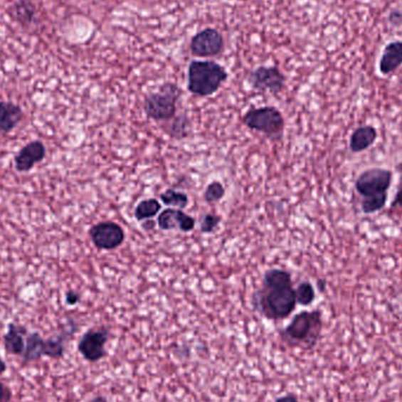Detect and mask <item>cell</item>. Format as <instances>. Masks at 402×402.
I'll use <instances>...</instances> for the list:
<instances>
[{"label": "cell", "mask_w": 402, "mask_h": 402, "mask_svg": "<svg viewBox=\"0 0 402 402\" xmlns=\"http://www.w3.org/2000/svg\"><path fill=\"white\" fill-rule=\"evenodd\" d=\"M88 402H108L107 399H106L105 396H95L93 399L90 400Z\"/></svg>", "instance_id": "cell-32"}, {"label": "cell", "mask_w": 402, "mask_h": 402, "mask_svg": "<svg viewBox=\"0 0 402 402\" xmlns=\"http://www.w3.org/2000/svg\"><path fill=\"white\" fill-rule=\"evenodd\" d=\"M221 223V218L214 213H207L203 216L201 223H200V231L203 234H211L216 232Z\"/></svg>", "instance_id": "cell-24"}, {"label": "cell", "mask_w": 402, "mask_h": 402, "mask_svg": "<svg viewBox=\"0 0 402 402\" xmlns=\"http://www.w3.org/2000/svg\"><path fill=\"white\" fill-rule=\"evenodd\" d=\"M110 339L107 327H95L88 329L78 342L81 356L88 362H98L106 355L105 346Z\"/></svg>", "instance_id": "cell-8"}, {"label": "cell", "mask_w": 402, "mask_h": 402, "mask_svg": "<svg viewBox=\"0 0 402 402\" xmlns=\"http://www.w3.org/2000/svg\"><path fill=\"white\" fill-rule=\"evenodd\" d=\"M12 391L4 382L0 381V402H11Z\"/></svg>", "instance_id": "cell-25"}, {"label": "cell", "mask_w": 402, "mask_h": 402, "mask_svg": "<svg viewBox=\"0 0 402 402\" xmlns=\"http://www.w3.org/2000/svg\"><path fill=\"white\" fill-rule=\"evenodd\" d=\"M46 157V149L43 142L34 140L27 144L14 157V166L18 172H28L38 162H43Z\"/></svg>", "instance_id": "cell-12"}, {"label": "cell", "mask_w": 402, "mask_h": 402, "mask_svg": "<svg viewBox=\"0 0 402 402\" xmlns=\"http://www.w3.org/2000/svg\"><path fill=\"white\" fill-rule=\"evenodd\" d=\"M160 201L166 206H171L173 208L184 210L189 206V198L185 192H180L176 189H166L165 192L160 194Z\"/></svg>", "instance_id": "cell-21"}, {"label": "cell", "mask_w": 402, "mask_h": 402, "mask_svg": "<svg viewBox=\"0 0 402 402\" xmlns=\"http://www.w3.org/2000/svg\"><path fill=\"white\" fill-rule=\"evenodd\" d=\"M225 194H226V189L223 187V184L218 180H214L207 185L206 189L203 192V200L211 205V203L220 201L225 196Z\"/></svg>", "instance_id": "cell-23"}, {"label": "cell", "mask_w": 402, "mask_h": 402, "mask_svg": "<svg viewBox=\"0 0 402 402\" xmlns=\"http://www.w3.org/2000/svg\"><path fill=\"white\" fill-rule=\"evenodd\" d=\"M392 179V171L378 167L366 169L356 178L355 189L362 196L361 210L364 213H376L386 206Z\"/></svg>", "instance_id": "cell-2"}, {"label": "cell", "mask_w": 402, "mask_h": 402, "mask_svg": "<svg viewBox=\"0 0 402 402\" xmlns=\"http://www.w3.org/2000/svg\"><path fill=\"white\" fill-rule=\"evenodd\" d=\"M10 14L21 26L31 27L37 24V7L32 0H17L11 7Z\"/></svg>", "instance_id": "cell-18"}, {"label": "cell", "mask_w": 402, "mask_h": 402, "mask_svg": "<svg viewBox=\"0 0 402 402\" xmlns=\"http://www.w3.org/2000/svg\"><path fill=\"white\" fill-rule=\"evenodd\" d=\"M48 349V339L45 340L38 332L28 333L26 335V344H25L24 354L21 355L23 364L38 361L43 356H46Z\"/></svg>", "instance_id": "cell-16"}, {"label": "cell", "mask_w": 402, "mask_h": 402, "mask_svg": "<svg viewBox=\"0 0 402 402\" xmlns=\"http://www.w3.org/2000/svg\"><path fill=\"white\" fill-rule=\"evenodd\" d=\"M274 402H300L295 394H287V396H280Z\"/></svg>", "instance_id": "cell-29"}, {"label": "cell", "mask_w": 402, "mask_h": 402, "mask_svg": "<svg viewBox=\"0 0 402 402\" xmlns=\"http://www.w3.org/2000/svg\"><path fill=\"white\" fill-rule=\"evenodd\" d=\"M378 139V131L371 125L360 126L354 129L349 139V149L353 153L364 152Z\"/></svg>", "instance_id": "cell-17"}, {"label": "cell", "mask_w": 402, "mask_h": 402, "mask_svg": "<svg viewBox=\"0 0 402 402\" xmlns=\"http://www.w3.org/2000/svg\"><path fill=\"white\" fill-rule=\"evenodd\" d=\"M154 225H156V223H153L152 220H145V225L142 227H144L145 230L149 231L153 230Z\"/></svg>", "instance_id": "cell-30"}, {"label": "cell", "mask_w": 402, "mask_h": 402, "mask_svg": "<svg viewBox=\"0 0 402 402\" xmlns=\"http://www.w3.org/2000/svg\"><path fill=\"white\" fill-rule=\"evenodd\" d=\"M392 208H402V179L400 180L399 187L396 191V198L391 203Z\"/></svg>", "instance_id": "cell-27"}, {"label": "cell", "mask_w": 402, "mask_h": 402, "mask_svg": "<svg viewBox=\"0 0 402 402\" xmlns=\"http://www.w3.org/2000/svg\"><path fill=\"white\" fill-rule=\"evenodd\" d=\"M322 331V311H304L295 315L287 327L280 331V338L291 347L310 351L318 344Z\"/></svg>", "instance_id": "cell-3"}, {"label": "cell", "mask_w": 402, "mask_h": 402, "mask_svg": "<svg viewBox=\"0 0 402 402\" xmlns=\"http://www.w3.org/2000/svg\"><path fill=\"white\" fill-rule=\"evenodd\" d=\"M297 295L291 273L281 268H272L264 274L261 287L254 292V310L268 320H282L297 307Z\"/></svg>", "instance_id": "cell-1"}, {"label": "cell", "mask_w": 402, "mask_h": 402, "mask_svg": "<svg viewBox=\"0 0 402 402\" xmlns=\"http://www.w3.org/2000/svg\"><path fill=\"white\" fill-rule=\"evenodd\" d=\"M169 126H166L165 132L171 135L172 138H186L189 134L191 122L186 115H176L172 120H169Z\"/></svg>", "instance_id": "cell-20"}, {"label": "cell", "mask_w": 402, "mask_h": 402, "mask_svg": "<svg viewBox=\"0 0 402 402\" xmlns=\"http://www.w3.org/2000/svg\"><path fill=\"white\" fill-rule=\"evenodd\" d=\"M6 362L4 361L3 359L0 358V376H3L4 373L6 372Z\"/></svg>", "instance_id": "cell-31"}, {"label": "cell", "mask_w": 402, "mask_h": 402, "mask_svg": "<svg viewBox=\"0 0 402 402\" xmlns=\"http://www.w3.org/2000/svg\"><path fill=\"white\" fill-rule=\"evenodd\" d=\"M223 39L214 28H206L196 33L191 41V50L200 57H212L223 50Z\"/></svg>", "instance_id": "cell-10"}, {"label": "cell", "mask_w": 402, "mask_h": 402, "mask_svg": "<svg viewBox=\"0 0 402 402\" xmlns=\"http://www.w3.org/2000/svg\"><path fill=\"white\" fill-rule=\"evenodd\" d=\"M285 75L275 66H260L250 72L248 75V83L250 86L259 92H268L272 95H277L282 91L285 86Z\"/></svg>", "instance_id": "cell-9"}, {"label": "cell", "mask_w": 402, "mask_h": 402, "mask_svg": "<svg viewBox=\"0 0 402 402\" xmlns=\"http://www.w3.org/2000/svg\"><path fill=\"white\" fill-rule=\"evenodd\" d=\"M92 243L98 250H113L125 243V231L113 221L95 223L88 231Z\"/></svg>", "instance_id": "cell-7"}, {"label": "cell", "mask_w": 402, "mask_h": 402, "mask_svg": "<svg viewBox=\"0 0 402 402\" xmlns=\"http://www.w3.org/2000/svg\"><path fill=\"white\" fill-rule=\"evenodd\" d=\"M228 78L226 70L214 61H192L189 68V91L199 97H210Z\"/></svg>", "instance_id": "cell-4"}, {"label": "cell", "mask_w": 402, "mask_h": 402, "mask_svg": "<svg viewBox=\"0 0 402 402\" xmlns=\"http://www.w3.org/2000/svg\"><path fill=\"white\" fill-rule=\"evenodd\" d=\"M80 301V295L75 291H68L66 293V304L68 306H75Z\"/></svg>", "instance_id": "cell-28"}, {"label": "cell", "mask_w": 402, "mask_h": 402, "mask_svg": "<svg viewBox=\"0 0 402 402\" xmlns=\"http://www.w3.org/2000/svg\"><path fill=\"white\" fill-rule=\"evenodd\" d=\"M157 223L162 231L178 230L189 233L194 230L196 219L179 208H166L158 216Z\"/></svg>", "instance_id": "cell-11"}, {"label": "cell", "mask_w": 402, "mask_h": 402, "mask_svg": "<svg viewBox=\"0 0 402 402\" xmlns=\"http://www.w3.org/2000/svg\"><path fill=\"white\" fill-rule=\"evenodd\" d=\"M388 21L393 26H401L402 11H392L389 14Z\"/></svg>", "instance_id": "cell-26"}, {"label": "cell", "mask_w": 402, "mask_h": 402, "mask_svg": "<svg viewBox=\"0 0 402 402\" xmlns=\"http://www.w3.org/2000/svg\"><path fill=\"white\" fill-rule=\"evenodd\" d=\"M179 86L173 83L162 85L158 92L146 95L144 111L149 119L157 122H167L176 115V104L181 97Z\"/></svg>", "instance_id": "cell-5"}, {"label": "cell", "mask_w": 402, "mask_h": 402, "mask_svg": "<svg viewBox=\"0 0 402 402\" xmlns=\"http://www.w3.org/2000/svg\"><path fill=\"white\" fill-rule=\"evenodd\" d=\"M402 65V41L386 45L379 61V71L384 75H392Z\"/></svg>", "instance_id": "cell-14"}, {"label": "cell", "mask_w": 402, "mask_h": 402, "mask_svg": "<svg viewBox=\"0 0 402 402\" xmlns=\"http://www.w3.org/2000/svg\"><path fill=\"white\" fill-rule=\"evenodd\" d=\"M243 122L248 129L263 133L272 142H280L284 137V115L273 106L250 108L243 115Z\"/></svg>", "instance_id": "cell-6"}, {"label": "cell", "mask_w": 402, "mask_h": 402, "mask_svg": "<svg viewBox=\"0 0 402 402\" xmlns=\"http://www.w3.org/2000/svg\"><path fill=\"white\" fill-rule=\"evenodd\" d=\"M162 210V203L156 199V198H149V199L142 200L137 205L134 210L135 219L138 221H144V220L152 219L153 216H156Z\"/></svg>", "instance_id": "cell-19"}, {"label": "cell", "mask_w": 402, "mask_h": 402, "mask_svg": "<svg viewBox=\"0 0 402 402\" xmlns=\"http://www.w3.org/2000/svg\"><path fill=\"white\" fill-rule=\"evenodd\" d=\"M295 295H297V304L301 306H310L315 300L314 286L308 281H304L297 286Z\"/></svg>", "instance_id": "cell-22"}, {"label": "cell", "mask_w": 402, "mask_h": 402, "mask_svg": "<svg viewBox=\"0 0 402 402\" xmlns=\"http://www.w3.org/2000/svg\"><path fill=\"white\" fill-rule=\"evenodd\" d=\"M24 118L21 106L11 102H0V133L12 132Z\"/></svg>", "instance_id": "cell-15"}, {"label": "cell", "mask_w": 402, "mask_h": 402, "mask_svg": "<svg viewBox=\"0 0 402 402\" xmlns=\"http://www.w3.org/2000/svg\"><path fill=\"white\" fill-rule=\"evenodd\" d=\"M27 328L21 324L11 322L7 327L6 334L4 335V347L7 354L21 356L24 354Z\"/></svg>", "instance_id": "cell-13"}]
</instances>
